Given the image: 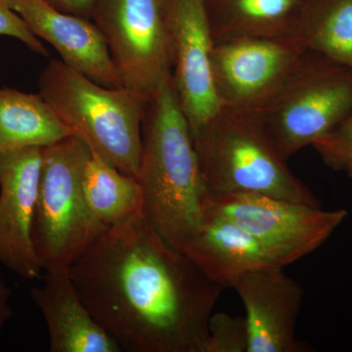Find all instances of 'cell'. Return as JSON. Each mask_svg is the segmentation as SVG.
<instances>
[{
    "label": "cell",
    "instance_id": "1",
    "mask_svg": "<svg viewBox=\"0 0 352 352\" xmlns=\"http://www.w3.org/2000/svg\"><path fill=\"white\" fill-rule=\"evenodd\" d=\"M69 272L122 351H206L223 288L166 244L142 212L108 228Z\"/></svg>",
    "mask_w": 352,
    "mask_h": 352
},
{
    "label": "cell",
    "instance_id": "2",
    "mask_svg": "<svg viewBox=\"0 0 352 352\" xmlns=\"http://www.w3.org/2000/svg\"><path fill=\"white\" fill-rule=\"evenodd\" d=\"M136 179L143 217L166 244L184 251L200 230L206 189L171 76L147 102Z\"/></svg>",
    "mask_w": 352,
    "mask_h": 352
},
{
    "label": "cell",
    "instance_id": "3",
    "mask_svg": "<svg viewBox=\"0 0 352 352\" xmlns=\"http://www.w3.org/2000/svg\"><path fill=\"white\" fill-rule=\"evenodd\" d=\"M192 138L206 195L256 193L320 206L289 170L256 113L221 108Z\"/></svg>",
    "mask_w": 352,
    "mask_h": 352
},
{
    "label": "cell",
    "instance_id": "4",
    "mask_svg": "<svg viewBox=\"0 0 352 352\" xmlns=\"http://www.w3.org/2000/svg\"><path fill=\"white\" fill-rule=\"evenodd\" d=\"M39 94L73 135L126 175H138L147 99L126 87H107L60 60L38 78Z\"/></svg>",
    "mask_w": 352,
    "mask_h": 352
},
{
    "label": "cell",
    "instance_id": "5",
    "mask_svg": "<svg viewBox=\"0 0 352 352\" xmlns=\"http://www.w3.org/2000/svg\"><path fill=\"white\" fill-rule=\"evenodd\" d=\"M90 155L75 135L43 148L32 240L46 272L69 270L108 229L88 207L83 193Z\"/></svg>",
    "mask_w": 352,
    "mask_h": 352
},
{
    "label": "cell",
    "instance_id": "6",
    "mask_svg": "<svg viewBox=\"0 0 352 352\" xmlns=\"http://www.w3.org/2000/svg\"><path fill=\"white\" fill-rule=\"evenodd\" d=\"M351 109L352 69L307 50L256 113L287 160L333 131Z\"/></svg>",
    "mask_w": 352,
    "mask_h": 352
},
{
    "label": "cell",
    "instance_id": "7",
    "mask_svg": "<svg viewBox=\"0 0 352 352\" xmlns=\"http://www.w3.org/2000/svg\"><path fill=\"white\" fill-rule=\"evenodd\" d=\"M171 0H98L92 21L122 87L149 100L171 76Z\"/></svg>",
    "mask_w": 352,
    "mask_h": 352
},
{
    "label": "cell",
    "instance_id": "8",
    "mask_svg": "<svg viewBox=\"0 0 352 352\" xmlns=\"http://www.w3.org/2000/svg\"><path fill=\"white\" fill-rule=\"evenodd\" d=\"M204 210L242 227L282 267L316 251L347 217L346 210H325L256 193L206 195Z\"/></svg>",
    "mask_w": 352,
    "mask_h": 352
},
{
    "label": "cell",
    "instance_id": "9",
    "mask_svg": "<svg viewBox=\"0 0 352 352\" xmlns=\"http://www.w3.org/2000/svg\"><path fill=\"white\" fill-rule=\"evenodd\" d=\"M307 50L296 36L214 39L212 76L221 108L258 112Z\"/></svg>",
    "mask_w": 352,
    "mask_h": 352
},
{
    "label": "cell",
    "instance_id": "10",
    "mask_svg": "<svg viewBox=\"0 0 352 352\" xmlns=\"http://www.w3.org/2000/svg\"><path fill=\"white\" fill-rule=\"evenodd\" d=\"M171 82L192 135L221 109L212 68L214 38L204 0H171Z\"/></svg>",
    "mask_w": 352,
    "mask_h": 352
},
{
    "label": "cell",
    "instance_id": "11",
    "mask_svg": "<svg viewBox=\"0 0 352 352\" xmlns=\"http://www.w3.org/2000/svg\"><path fill=\"white\" fill-rule=\"evenodd\" d=\"M43 168V148L0 155V263L25 280L43 268L32 240Z\"/></svg>",
    "mask_w": 352,
    "mask_h": 352
},
{
    "label": "cell",
    "instance_id": "12",
    "mask_svg": "<svg viewBox=\"0 0 352 352\" xmlns=\"http://www.w3.org/2000/svg\"><path fill=\"white\" fill-rule=\"evenodd\" d=\"M283 268L264 266L245 273L234 285L245 309L247 352L310 351L296 337L302 289Z\"/></svg>",
    "mask_w": 352,
    "mask_h": 352
},
{
    "label": "cell",
    "instance_id": "13",
    "mask_svg": "<svg viewBox=\"0 0 352 352\" xmlns=\"http://www.w3.org/2000/svg\"><path fill=\"white\" fill-rule=\"evenodd\" d=\"M30 31L69 67L107 87H122L105 38L92 20L60 12L44 0H9Z\"/></svg>",
    "mask_w": 352,
    "mask_h": 352
},
{
    "label": "cell",
    "instance_id": "14",
    "mask_svg": "<svg viewBox=\"0 0 352 352\" xmlns=\"http://www.w3.org/2000/svg\"><path fill=\"white\" fill-rule=\"evenodd\" d=\"M31 298L41 310L51 352H120L90 314L68 271L46 272Z\"/></svg>",
    "mask_w": 352,
    "mask_h": 352
},
{
    "label": "cell",
    "instance_id": "15",
    "mask_svg": "<svg viewBox=\"0 0 352 352\" xmlns=\"http://www.w3.org/2000/svg\"><path fill=\"white\" fill-rule=\"evenodd\" d=\"M183 252L223 289H233L250 271L278 265L254 236L232 220L208 210H204L200 230Z\"/></svg>",
    "mask_w": 352,
    "mask_h": 352
},
{
    "label": "cell",
    "instance_id": "16",
    "mask_svg": "<svg viewBox=\"0 0 352 352\" xmlns=\"http://www.w3.org/2000/svg\"><path fill=\"white\" fill-rule=\"evenodd\" d=\"M305 0H204L212 38L295 36Z\"/></svg>",
    "mask_w": 352,
    "mask_h": 352
},
{
    "label": "cell",
    "instance_id": "17",
    "mask_svg": "<svg viewBox=\"0 0 352 352\" xmlns=\"http://www.w3.org/2000/svg\"><path fill=\"white\" fill-rule=\"evenodd\" d=\"M71 135L41 94L0 88V155L48 147Z\"/></svg>",
    "mask_w": 352,
    "mask_h": 352
},
{
    "label": "cell",
    "instance_id": "18",
    "mask_svg": "<svg viewBox=\"0 0 352 352\" xmlns=\"http://www.w3.org/2000/svg\"><path fill=\"white\" fill-rule=\"evenodd\" d=\"M82 186L88 207L107 228L141 212L142 195L135 176L118 170L94 152L85 166Z\"/></svg>",
    "mask_w": 352,
    "mask_h": 352
},
{
    "label": "cell",
    "instance_id": "19",
    "mask_svg": "<svg viewBox=\"0 0 352 352\" xmlns=\"http://www.w3.org/2000/svg\"><path fill=\"white\" fill-rule=\"evenodd\" d=\"M295 36L352 69V0H305Z\"/></svg>",
    "mask_w": 352,
    "mask_h": 352
},
{
    "label": "cell",
    "instance_id": "20",
    "mask_svg": "<svg viewBox=\"0 0 352 352\" xmlns=\"http://www.w3.org/2000/svg\"><path fill=\"white\" fill-rule=\"evenodd\" d=\"M245 319L226 314H214L208 322L205 352H247Z\"/></svg>",
    "mask_w": 352,
    "mask_h": 352
},
{
    "label": "cell",
    "instance_id": "21",
    "mask_svg": "<svg viewBox=\"0 0 352 352\" xmlns=\"http://www.w3.org/2000/svg\"><path fill=\"white\" fill-rule=\"evenodd\" d=\"M312 146L329 168L346 171L352 164V109L333 131Z\"/></svg>",
    "mask_w": 352,
    "mask_h": 352
},
{
    "label": "cell",
    "instance_id": "22",
    "mask_svg": "<svg viewBox=\"0 0 352 352\" xmlns=\"http://www.w3.org/2000/svg\"><path fill=\"white\" fill-rule=\"evenodd\" d=\"M0 36L18 39L34 52L43 56L48 55L41 39L30 31L22 18L13 10L9 0H0Z\"/></svg>",
    "mask_w": 352,
    "mask_h": 352
},
{
    "label": "cell",
    "instance_id": "23",
    "mask_svg": "<svg viewBox=\"0 0 352 352\" xmlns=\"http://www.w3.org/2000/svg\"><path fill=\"white\" fill-rule=\"evenodd\" d=\"M60 12L71 14L85 19H92L98 0H44Z\"/></svg>",
    "mask_w": 352,
    "mask_h": 352
},
{
    "label": "cell",
    "instance_id": "24",
    "mask_svg": "<svg viewBox=\"0 0 352 352\" xmlns=\"http://www.w3.org/2000/svg\"><path fill=\"white\" fill-rule=\"evenodd\" d=\"M13 316V308L11 307V291L8 285L0 275V333L6 327Z\"/></svg>",
    "mask_w": 352,
    "mask_h": 352
},
{
    "label": "cell",
    "instance_id": "25",
    "mask_svg": "<svg viewBox=\"0 0 352 352\" xmlns=\"http://www.w3.org/2000/svg\"><path fill=\"white\" fill-rule=\"evenodd\" d=\"M346 173H347V175L349 176V178H351V179H352V164H351V166H349V168H346Z\"/></svg>",
    "mask_w": 352,
    "mask_h": 352
}]
</instances>
